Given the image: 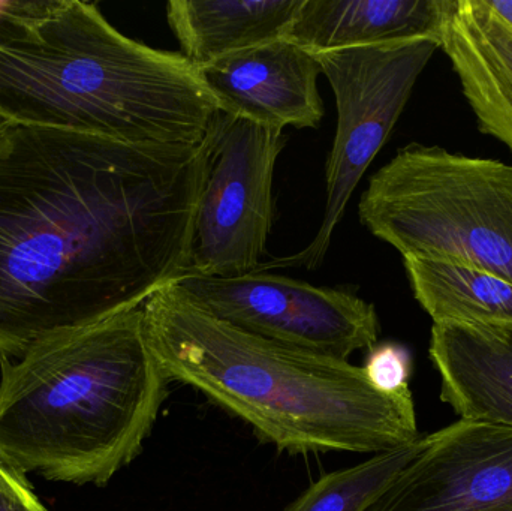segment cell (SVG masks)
<instances>
[{"label":"cell","mask_w":512,"mask_h":511,"mask_svg":"<svg viewBox=\"0 0 512 511\" xmlns=\"http://www.w3.org/2000/svg\"><path fill=\"white\" fill-rule=\"evenodd\" d=\"M207 161L209 138L137 146L9 125L0 135V359L143 306L185 278Z\"/></svg>","instance_id":"cell-1"},{"label":"cell","mask_w":512,"mask_h":511,"mask_svg":"<svg viewBox=\"0 0 512 511\" xmlns=\"http://www.w3.org/2000/svg\"><path fill=\"white\" fill-rule=\"evenodd\" d=\"M219 110L182 53L120 33L95 3L0 0V117L137 146H200Z\"/></svg>","instance_id":"cell-2"},{"label":"cell","mask_w":512,"mask_h":511,"mask_svg":"<svg viewBox=\"0 0 512 511\" xmlns=\"http://www.w3.org/2000/svg\"><path fill=\"white\" fill-rule=\"evenodd\" d=\"M147 338L180 381L289 453L390 452L420 437L409 387L378 389L363 366L237 329L176 284L143 305Z\"/></svg>","instance_id":"cell-3"},{"label":"cell","mask_w":512,"mask_h":511,"mask_svg":"<svg viewBox=\"0 0 512 511\" xmlns=\"http://www.w3.org/2000/svg\"><path fill=\"white\" fill-rule=\"evenodd\" d=\"M0 366V461L74 485H105L140 455L170 381L143 306L44 339Z\"/></svg>","instance_id":"cell-4"},{"label":"cell","mask_w":512,"mask_h":511,"mask_svg":"<svg viewBox=\"0 0 512 511\" xmlns=\"http://www.w3.org/2000/svg\"><path fill=\"white\" fill-rule=\"evenodd\" d=\"M358 215L403 258L512 282V165L412 143L373 174Z\"/></svg>","instance_id":"cell-5"},{"label":"cell","mask_w":512,"mask_h":511,"mask_svg":"<svg viewBox=\"0 0 512 511\" xmlns=\"http://www.w3.org/2000/svg\"><path fill=\"white\" fill-rule=\"evenodd\" d=\"M438 48V39L414 38L315 54L337 107L321 227L303 251L261 264L255 272L277 267L315 270L324 263L334 230L361 177L390 137L418 77Z\"/></svg>","instance_id":"cell-6"},{"label":"cell","mask_w":512,"mask_h":511,"mask_svg":"<svg viewBox=\"0 0 512 511\" xmlns=\"http://www.w3.org/2000/svg\"><path fill=\"white\" fill-rule=\"evenodd\" d=\"M207 138L209 161L186 276L248 275L267 254L274 168L288 137L221 111Z\"/></svg>","instance_id":"cell-7"},{"label":"cell","mask_w":512,"mask_h":511,"mask_svg":"<svg viewBox=\"0 0 512 511\" xmlns=\"http://www.w3.org/2000/svg\"><path fill=\"white\" fill-rule=\"evenodd\" d=\"M176 285L218 320L277 344L348 360L378 342L375 306L351 290L265 272L186 276Z\"/></svg>","instance_id":"cell-8"},{"label":"cell","mask_w":512,"mask_h":511,"mask_svg":"<svg viewBox=\"0 0 512 511\" xmlns=\"http://www.w3.org/2000/svg\"><path fill=\"white\" fill-rule=\"evenodd\" d=\"M366 511H512V428L459 420L427 435Z\"/></svg>","instance_id":"cell-9"},{"label":"cell","mask_w":512,"mask_h":511,"mask_svg":"<svg viewBox=\"0 0 512 511\" xmlns=\"http://www.w3.org/2000/svg\"><path fill=\"white\" fill-rule=\"evenodd\" d=\"M197 69L222 113L265 128H318L324 102L316 56L286 38L264 42Z\"/></svg>","instance_id":"cell-10"},{"label":"cell","mask_w":512,"mask_h":511,"mask_svg":"<svg viewBox=\"0 0 512 511\" xmlns=\"http://www.w3.org/2000/svg\"><path fill=\"white\" fill-rule=\"evenodd\" d=\"M439 44L481 132L512 152V26L487 0H441Z\"/></svg>","instance_id":"cell-11"},{"label":"cell","mask_w":512,"mask_h":511,"mask_svg":"<svg viewBox=\"0 0 512 511\" xmlns=\"http://www.w3.org/2000/svg\"><path fill=\"white\" fill-rule=\"evenodd\" d=\"M429 354L460 420L512 428V327L433 324Z\"/></svg>","instance_id":"cell-12"},{"label":"cell","mask_w":512,"mask_h":511,"mask_svg":"<svg viewBox=\"0 0 512 511\" xmlns=\"http://www.w3.org/2000/svg\"><path fill=\"white\" fill-rule=\"evenodd\" d=\"M441 0H303L283 38L310 53L373 47L441 32Z\"/></svg>","instance_id":"cell-13"},{"label":"cell","mask_w":512,"mask_h":511,"mask_svg":"<svg viewBox=\"0 0 512 511\" xmlns=\"http://www.w3.org/2000/svg\"><path fill=\"white\" fill-rule=\"evenodd\" d=\"M303 0H171L167 20L194 68L283 38Z\"/></svg>","instance_id":"cell-14"},{"label":"cell","mask_w":512,"mask_h":511,"mask_svg":"<svg viewBox=\"0 0 512 511\" xmlns=\"http://www.w3.org/2000/svg\"><path fill=\"white\" fill-rule=\"evenodd\" d=\"M415 299L433 324L512 327V282L444 261L403 258Z\"/></svg>","instance_id":"cell-15"},{"label":"cell","mask_w":512,"mask_h":511,"mask_svg":"<svg viewBox=\"0 0 512 511\" xmlns=\"http://www.w3.org/2000/svg\"><path fill=\"white\" fill-rule=\"evenodd\" d=\"M427 435L366 462L325 474L283 511H366L424 449Z\"/></svg>","instance_id":"cell-16"},{"label":"cell","mask_w":512,"mask_h":511,"mask_svg":"<svg viewBox=\"0 0 512 511\" xmlns=\"http://www.w3.org/2000/svg\"><path fill=\"white\" fill-rule=\"evenodd\" d=\"M369 380L384 392H397L409 387L411 354L402 345L384 344L373 347L363 366Z\"/></svg>","instance_id":"cell-17"},{"label":"cell","mask_w":512,"mask_h":511,"mask_svg":"<svg viewBox=\"0 0 512 511\" xmlns=\"http://www.w3.org/2000/svg\"><path fill=\"white\" fill-rule=\"evenodd\" d=\"M0 511H48L26 476L0 461Z\"/></svg>","instance_id":"cell-18"},{"label":"cell","mask_w":512,"mask_h":511,"mask_svg":"<svg viewBox=\"0 0 512 511\" xmlns=\"http://www.w3.org/2000/svg\"><path fill=\"white\" fill-rule=\"evenodd\" d=\"M489 5L512 26V0H496V2H490L487 0Z\"/></svg>","instance_id":"cell-19"},{"label":"cell","mask_w":512,"mask_h":511,"mask_svg":"<svg viewBox=\"0 0 512 511\" xmlns=\"http://www.w3.org/2000/svg\"><path fill=\"white\" fill-rule=\"evenodd\" d=\"M9 125H12V123H9L8 120L3 119V117H0V135L3 134V131H5Z\"/></svg>","instance_id":"cell-20"}]
</instances>
